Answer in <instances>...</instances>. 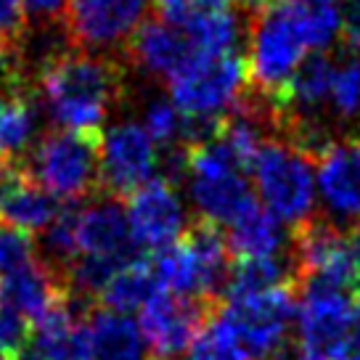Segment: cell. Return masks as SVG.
<instances>
[{"label":"cell","mask_w":360,"mask_h":360,"mask_svg":"<svg viewBox=\"0 0 360 360\" xmlns=\"http://www.w3.org/2000/svg\"><path fill=\"white\" fill-rule=\"evenodd\" d=\"M37 93L58 130L101 135V124L124 96V67L103 53L58 51L40 61Z\"/></svg>","instance_id":"obj_1"},{"label":"cell","mask_w":360,"mask_h":360,"mask_svg":"<svg viewBox=\"0 0 360 360\" xmlns=\"http://www.w3.org/2000/svg\"><path fill=\"white\" fill-rule=\"evenodd\" d=\"M247 32V93L278 109L310 51L294 19L292 0H259L252 8Z\"/></svg>","instance_id":"obj_2"},{"label":"cell","mask_w":360,"mask_h":360,"mask_svg":"<svg viewBox=\"0 0 360 360\" xmlns=\"http://www.w3.org/2000/svg\"><path fill=\"white\" fill-rule=\"evenodd\" d=\"M231 265L233 262L220 225L204 220H196L175 247L157 252L151 262L162 292L207 304L225 294Z\"/></svg>","instance_id":"obj_3"},{"label":"cell","mask_w":360,"mask_h":360,"mask_svg":"<svg viewBox=\"0 0 360 360\" xmlns=\"http://www.w3.org/2000/svg\"><path fill=\"white\" fill-rule=\"evenodd\" d=\"M101 138L69 130L45 133L19 167L56 199H88L101 188Z\"/></svg>","instance_id":"obj_4"},{"label":"cell","mask_w":360,"mask_h":360,"mask_svg":"<svg viewBox=\"0 0 360 360\" xmlns=\"http://www.w3.org/2000/svg\"><path fill=\"white\" fill-rule=\"evenodd\" d=\"M315 159L302 148L283 141L268 138L259 146L252 162V180L257 188V202L268 210L278 223L300 228L313 220L315 207Z\"/></svg>","instance_id":"obj_5"},{"label":"cell","mask_w":360,"mask_h":360,"mask_svg":"<svg viewBox=\"0 0 360 360\" xmlns=\"http://www.w3.org/2000/svg\"><path fill=\"white\" fill-rule=\"evenodd\" d=\"M183 175L188 183V199L199 214L196 220L228 225L247 204L255 202L249 172L210 138L186 143Z\"/></svg>","instance_id":"obj_6"},{"label":"cell","mask_w":360,"mask_h":360,"mask_svg":"<svg viewBox=\"0 0 360 360\" xmlns=\"http://www.w3.org/2000/svg\"><path fill=\"white\" fill-rule=\"evenodd\" d=\"M360 321L355 292L300 283L297 292V352L300 360H347Z\"/></svg>","instance_id":"obj_7"},{"label":"cell","mask_w":360,"mask_h":360,"mask_svg":"<svg viewBox=\"0 0 360 360\" xmlns=\"http://www.w3.org/2000/svg\"><path fill=\"white\" fill-rule=\"evenodd\" d=\"M167 85L172 103L193 127H212L247 93V64L238 53L193 56Z\"/></svg>","instance_id":"obj_8"},{"label":"cell","mask_w":360,"mask_h":360,"mask_svg":"<svg viewBox=\"0 0 360 360\" xmlns=\"http://www.w3.org/2000/svg\"><path fill=\"white\" fill-rule=\"evenodd\" d=\"M220 313L249 360H276L286 349L297 323V294L294 286H283L257 297L228 300Z\"/></svg>","instance_id":"obj_9"},{"label":"cell","mask_w":360,"mask_h":360,"mask_svg":"<svg viewBox=\"0 0 360 360\" xmlns=\"http://www.w3.org/2000/svg\"><path fill=\"white\" fill-rule=\"evenodd\" d=\"M292 244L297 283H318V286L355 292L360 259L339 225L326 217H313L300 228H294Z\"/></svg>","instance_id":"obj_10"},{"label":"cell","mask_w":360,"mask_h":360,"mask_svg":"<svg viewBox=\"0 0 360 360\" xmlns=\"http://www.w3.org/2000/svg\"><path fill=\"white\" fill-rule=\"evenodd\" d=\"M159 146L138 122H120L101 138V188L122 199L157 178Z\"/></svg>","instance_id":"obj_11"},{"label":"cell","mask_w":360,"mask_h":360,"mask_svg":"<svg viewBox=\"0 0 360 360\" xmlns=\"http://www.w3.org/2000/svg\"><path fill=\"white\" fill-rule=\"evenodd\" d=\"M127 223L133 244L146 252H165L175 247L188 233V214L175 183L167 178H154L130 193Z\"/></svg>","instance_id":"obj_12"},{"label":"cell","mask_w":360,"mask_h":360,"mask_svg":"<svg viewBox=\"0 0 360 360\" xmlns=\"http://www.w3.org/2000/svg\"><path fill=\"white\" fill-rule=\"evenodd\" d=\"M146 0H69L64 32L77 51H112L143 22Z\"/></svg>","instance_id":"obj_13"},{"label":"cell","mask_w":360,"mask_h":360,"mask_svg":"<svg viewBox=\"0 0 360 360\" xmlns=\"http://www.w3.org/2000/svg\"><path fill=\"white\" fill-rule=\"evenodd\" d=\"M210 310L212 304L199 302V300L159 292L141 310V321H138L151 358L175 360L178 355L188 352L193 339L199 337L204 323L210 321Z\"/></svg>","instance_id":"obj_14"},{"label":"cell","mask_w":360,"mask_h":360,"mask_svg":"<svg viewBox=\"0 0 360 360\" xmlns=\"http://www.w3.org/2000/svg\"><path fill=\"white\" fill-rule=\"evenodd\" d=\"M315 188L326 210V220L352 225L360 217V138H334L315 157Z\"/></svg>","instance_id":"obj_15"},{"label":"cell","mask_w":360,"mask_h":360,"mask_svg":"<svg viewBox=\"0 0 360 360\" xmlns=\"http://www.w3.org/2000/svg\"><path fill=\"white\" fill-rule=\"evenodd\" d=\"M77 244L79 255L112 257L124 265L138 259V247L133 244L122 199L101 193L77 207Z\"/></svg>","instance_id":"obj_16"},{"label":"cell","mask_w":360,"mask_h":360,"mask_svg":"<svg viewBox=\"0 0 360 360\" xmlns=\"http://www.w3.org/2000/svg\"><path fill=\"white\" fill-rule=\"evenodd\" d=\"M127 56L143 75L169 82L172 75H178L199 53L193 51L180 24L159 13L154 19L141 22V27L127 40Z\"/></svg>","instance_id":"obj_17"},{"label":"cell","mask_w":360,"mask_h":360,"mask_svg":"<svg viewBox=\"0 0 360 360\" xmlns=\"http://www.w3.org/2000/svg\"><path fill=\"white\" fill-rule=\"evenodd\" d=\"M61 212L64 210L56 196L34 183L19 165L8 169L0 183V223L32 236L43 233Z\"/></svg>","instance_id":"obj_18"},{"label":"cell","mask_w":360,"mask_h":360,"mask_svg":"<svg viewBox=\"0 0 360 360\" xmlns=\"http://www.w3.org/2000/svg\"><path fill=\"white\" fill-rule=\"evenodd\" d=\"M172 22L180 24V30L191 40L193 51L199 56H231L236 53L241 40V19L228 6L212 3V0H193L191 6L175 13H165Z\"/></svg>","instance_id":"obj_19"},{"label":"cell","mask_w":360,"mask_h":360,"mask_svg":"<svg viewBox=\"0 0 360 360\" xmlns=\"http://www.w3.org/2000/svg\"><path fill=\"white\" fill-rule=\"evenodd\" d=\"M30 342L43 360H93L88 318L75 313L64 294L32 323Z\"/></svg>","instance_id":"obj_20"},{"label":"cell","mask_w":360,"mask_h":360,"mask_svg":"<svg viewBox=\"0 0 360 360\" xmlns=\"http://www.w3.org/2000/svg\"><path fill=\"white\" fill-rule=\"evenodd\" d=\"M93 360H148V345L133 315L93 307L88 315Z\"/></svg>","instance_id":"obj_21"},{"label":"cell","mask_w":360,"mask_h":360,"mask_svg":"<svg viewBox=\"0 0 360 360\" xmlns=\"http://www.w3.org/2000/svg\"><path fill=\"white\" fill-rule=\"evenodd\" d=\"M228 252L238 259L252 257H281L286 247V233L281 223L255 199L228 223Z\"/></svg>","instance_id":"obj_22"},{"label":"cell","mask_w":360,"mask_h":360,"mask_svg":"<svg viewBox=\"0 0 360 360\" xmlns=\"http://www.w3.org/2000/svg\"><path fill=\"white\" fill-rule=\"evenodd\" d=\"M58 281L40 265L32 262L30 268L16 270L11 276L0 278V304L22 313L27 321H37L40 315L51 310V304L61 297Z\"/></svg>","instance_id":"obj_23"},{"label":"cell","mask_w":360,"mask_h":360,"mask_svg":"<svg viewBox=\"0 0 360 360\" xmlns=\"http://www.w3.org/2000/svg\"><path fill=\"white\" fill-rule=\"evenodd\" d=\"M37 133V106L27 85L0 90V154L19 165L32 151Z\"/></svg>","instance_id":"obj_24"},{"label":"cell","mask_w":360,"mask_h":360,"mask_svg":"<svg viewBox=\"0 0 360 360\" xmlns=\"http://www.w3.org/2000/svg\"><path fill=\"white\" fill-rule=\"evenodd\" d=\"M292 259L286 257H252L238 259L236 265H231V276L225 283L228 300H244V297H257V294L294 286Z\"/></svg>","instance_id":"obj_25"},{"label":"cell","mask_w":360,"mask_h":360,"mask_svg":"<svg viewBox=\"0 0 360 360\" xmlns=\"http://www.w3.org/2000/svg\"><path fill=\"white\" fill-rule=\"evenodd\" d=\"M162 292L157 281V273L151 268V262L143 257L127 262L124 268H120V273L112 278V283L106 286V292L101 294L103 304L109 310L130 315L133 310H143L157 294Z\"/></svg>","instance_id":"obj_26"},{"label":"cell","mask_w":360,"mask_h":360,"mask_svg":"<svg viewBox=\"0 0 360 360\" xmlns=\"http://www.w3.org/2000/svg\"><path fill=\"white\" fill-rule=\"evenodd\" d=\"M40 257L37 262L43 265L53 278L58 281L64 292V276L79 257L77 244V210H64L53 223L40 233Z\"/></svg>","instance_id":"obj_27"},{"label":"cell","mask_w":360,"mask_h":360,"mask_svg":"<svg viewBox=\"0 0 360 360\" xmlns=\"http://www.w3.org/2000/svg\"><path fill=\"white\" fill-rule=\"evenodd\" d=\"M292 8L310 51H323L345 32L342 11H337L334 6H323L313 0H292Z\"/></svg>","instance_id":"obj_28"},{"label":"cell","mask_w":360,"mask_h":360,"mask_svg":"<svg viewBox=\"0 0 360 360\" xmlns=\"http://www.w3.org/2000/svg\"><path fill=\"white\" fill-rule=\"evenodd\" d=\"M186 360H249V358L247 352L241 349V345H238L231 323L217 310L214 315H210V321L199 331V337L193 339V345L186 352Z\"/></svg>","instance_id":"obj_29"},{"label":"cell","mask_w":360,"mask_h":360,"mask_svg":"<svg viewBox=\"0 0 360 360\" xmlns=\"http://www.w3.org/2000/svg\"><path fill=\"white\" fill-rule=\"evenodd\" d=\"M328 112L339 122H358L360 120V61L342 58L334 64V79L328 93Z\"/></svg>","instance_id":"obj_30"},{"label":"cell","mask_w":360,"mask_h":360,"mask_svg":"<svg viewBox=\"0 0 360 360\" xmlns=\"http://www.w3.org/2000/svg\"><path fill=\"white\" fill-rule=\"evenodd\" d=\"M143 130L151 135L154 143L175 146L180 138L191 143V122L178 112L169 98H151L143 109Z\"/></svg>","instance_id":"obj_31"},{"label":"cell","mask_w":360,"mask_h":360,"mask_svg":"<svg viewBox=\"0 0 360 360\" xmlns=\"http://www.w3.org/2000/svg\"><path fill=\"white\" fill-rule=\"evenodd\" d=\"M34 252L37 249H34L32 236H27L16 228H8V225H0V278L37 262Z\"/></svg>","instance_id":"obj_32"},{"label":"cell","mask_w":360,"mask_h":360,"mask_svg":"<svg viewBox=\"0 0 360 360\" xmlns=\"http://www.w3.org/2000/svg\"><path fill=\"white\" fill-rule=\"evenodd\" d=\"M32 339V321H27L22 313L0 304V355L8 360L19 349H24Z\"/></svg>","instance_id":"obj_33"},{"label":"cell","mask_w":360,"mask_h":360,"mask_svg":"<svg viewBox=\"0 0 360 360\" xmlns=\"http://www.w3.org/2000/svg\"><path fill=\"white\" fill-rule=\"evenodd\" d=\"M27 30H30V19H27L24 0H0V43L22 51Z\"/></svg>","instance_id":"obj_34"},{"label":"cell","mask_w":360,"mask_h":360,"mask_svg":"<svg viewBox=\"0 0 360 360\" xmlns=\"http://www.w3.org/2000/svg\"><path fill=\"white\" fill-rule=\"evenodd\" d=\"M22 67H24L22 51H19V48H11V45L0 43V90L27 85Z\"/></svg>","instance_id":"obj_35"},{"label":"cell","mask_w":360,"mask_h":360,"mask_svg":"<svg viewBox=\"0 0 360 360\" xmlns=\"http://www.w3.org/2000/svg\"><path fill=\"white\" fill-rule=\"evenodd\" d=\"M27 11H32L34 16L43 19H56L58 13H67L69 0H24Z\"/></svg>","instance_id":"obj_36"},{"label":"cell","mask_w":360,"mask_h":360,"mask_svg":"<svg viewBox=\"0 0 360 360\" xmlns=\"http://www.w3.org/2000/svg\"><path fill=\"white\" fill-rule=\"evenodd\" d=\"M151 3L159 6V13H175L180 8H186V6H191L193 0H151Z\"/></svg>","instance_id":"obj_37"},{"label":"cell","mask_w":360,"mask_h":360,"mask_svg":"<svg viewBox=\"0 0 360 360\" xmlns=\"http://www.w3.org/2000/svg\"><path fill=\"white\" fill-rule=\"evenodd\" d=\"M349 247H352V252L358 255V259H360V217L355 220V223L349 225Z\"/></svg>","instance_id":"obj_38"},{"label":"cell","mask_w":360,"mask_h":360,"mask_svg":"<svg viewBox=\"0 0 360 360\" xmlns=\"http://www.w3.org/2000/svg\"><path fill=\"white\" fill-rule=\"evenodd\" d=\"M347 360H360V321H358V326H355V334H352V345H349Z\"/></svg>","instance_id":"obj_39"},{"label":"cell","mask_w":360,"mask_h":360,"mask_svg":"<svg viewBox=\"0 0 360 360\" xmlns=\"http://www.w3.org/2000/svg\"><path fill=\"white\" fill-rule=\"evenodd\" d=\"M212 3H220V6H228V3H236V6H249V8H255L259 0H212Z\"/></svg>","instance_id":"obj_40"},{"label":"cell","mask_w":360,"mask_h":360,"mask_svg":"<svg viewBox=\"0 0 360 360\" xmlns=\"http://www.w3.org/2000/svg\"><path fill=\"white\" fill-rule=\"evenodd\" d=\"M6 165H8V159H6L3 154H0V183H3V178H6V175H8V169H6Z\"/></svg>","instance_id":"obj_41"},{"label":"cell","mask_w":360,"mask_h":360,"mask_svg":"<svg viewBox=\"0 0 360 360\" xmlns=\"http://www.w3.org/2000/svg\"><path fill=\"white\" fill-rule=\"evenodd\" d=\"M355 294H358V300H360V273H358V283H355Z\"/></svg>","instance_id":"obj_42"},{"label":"cell","mask_w":360,"mask_h":360,"mask_svg":"<svg viewBox=\"0 0 360 360\" xmlns=\"http://www.w3.org/2000/svg\"><path fill=\"white\" fill-rule=\"evenodd\" d=\"M313 3H323V6H331L334 0H313Z\"/></svg>","instance_id":"obj_43"},{"label":"cell","mask_w":360,"mask_h":360,"mask_svg":"<svg viewBox=\"0 0 360 360\" xmlns=\"http://www.w3.org/2000/svg\"><path fill=\"white\" fill-rule=\"evenodd\" d=\"M352 45H355V48H358V53H360V40H355V43H352Z\"/></svg>","instance_id":"obj_44"}]
</instances>
